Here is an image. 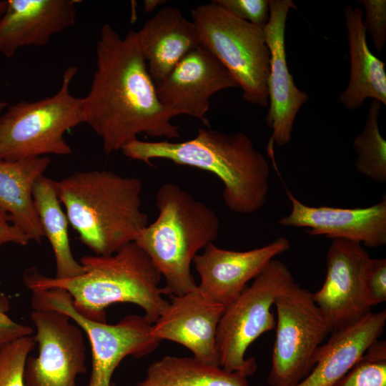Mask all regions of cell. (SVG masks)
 I'll return each instance as SVG.
<instances>
[{"label":"cell","mask_w":386,"mask_h":386,"mask_svg":"<svg viewBox=\"0 0 386 386\" xmlns=\"http://www.w3.org/2000/svg\"><path fill=\"white\" fill-rule=\"evenodd\" d=\"M224 308L197 285L184 295L170 296L167 307L152 325V335L160 340L179 343L194 358L219 366L216 334Z\"/></svg>","instance_id":"9a60e30c"},{"label":"cell","mask_w":386,"mask_h":386,"mask_svg":"<svg viewBox=\"0 0 386 386\" xmlns=\"http://www.w3.org/2000/svg\"><path fill=\"white\" fill-rule=\"evenodd\" d=\"M229 72L200 44L187 54L161 81L156 84L159 100L174 114L200 119L209 127L206 114L217 92L237 87Z\"/></svg>","instance_id":"7c38bea8"},{"label":"cell","mask_w":386,"mask_h":386,"mask_svg":"<svg viewBox=\"0 0 386 386\" xmlns=\"http://www.w3.org/2000/svg\"><path fill=\"white\" fill-rule=\"evenodd\" d=\"M8 104L0 99V115L3 110L7 107Z\"/></svg>","instance_id":"e575fe53"},{"label":"cell","mask_w":386,"mask_h":386,"mask_svg":"<svg viewBox=\"0 0 386 386\" xmlns=\"http://www.w3.org/2000/svg\"><path fill=\"white\" fill-rule=\"evenodd\" d=\"M77 72L76 66H69L55 94L32 102H19L0 115L1 160L71 153L64 134L84 123L82 98L69 91Z\"/></svg>","instance_id":"8992f818"},{"label":"cell","mask_w":386,"mask_h":386,"mask_svg":"<svg viewBox=\"0 0 386 386\" xmlns=\"http://www.w3.org/2000/svg\"><path fill=\"white\" fill-rule=\"evenodd\" d=\"M333 386H386V342H374Z\"/></svg>","instance_id":"484cf974"},{"label":"cell","mask_w":386,"mask_h":386,"mask_svg":"<svg viewBox=\"0 0 386 386\" xmlns=\"http://www.w3.org/2000/svg\"><path fill=\"white\" fill-rule=\"evenodd\" d=\"M137 34L149 73L156 84L163 80L187 54L201 44L194 24L176 7L159 10Z\"/></svg>","instance_id":"ffe728a7"},{"label":"cell","mask_w":386,"mask_h":386,"mask_svg":"<svg viewBox=\"0 0 386 386\" xmlns=\"http://www.w3.org/2000/svg\"><path fill=\"white\" fill-rule=\"evenodd\" d=\"M33 199L44 235L54 252L55 277L67 279L82 274L84 268L74 257L70 247L69 223L58 197L56 181L41 176L34 185Z\"/></svg>","instance_id":"603a6c76"},{"label":"cell","mask_w":386,"mask_h":386,"mask_svg":"<svg viewBox=\"0 0 386 386\" xmlns=\"http://www.w3.org/2000/svg\"><path fill=\"white\" fill-rule=\"evenodd\" d=\"M37 357H28L24 371V386H76L85 373L84 332L67 315L49 310H33Z\"/></svg>","instance_id":"8fae6325"},{"label":"cell","mask_w":386,"mask_h":386,"mask_svg":"<svg viewBox=\"0 0 386 386\" xmlns=\"http://www.w3.org/2000/svg\"><path fill=\"white\" fill-rule=\"evenodd\" d=\"M290 242L279 237L259 248L234 251L209 244L193 259L200 277L198 287L224 307L233 302L276 256L287 251Z\"/></svg>","instance_id":"2e32d148"},{"label":"cell","mask_w":386,"mask_h":386,"mask_svg":"<svg viewBox=\"0 0 386 386\" xmlns=\"http://www.w3.org/2000/svg\"><path fill=\"white\" fill-rule=\"evenodd\" d=\"M291 212L277 221L284 227H302L310 235L344 239L369 247L386 244V197L367 207H311L297 199L288 189Z\"/></svg>","instance_id":"e0dca14e"},{"label":"cell","mask_w":386,"mask_h":386,"mask_svg":"<svg viewBox=\"0 0 386 386\" xmlns=\"http://www.w3.org/2000/svg\"><path fill=\"white\" fill-rule=\"evenodd\" d=\"M78 0H7L0 18V54L14 56L24 46H42L74 25Z\"/></svg>","instance_id":"ac0fdd59"},{"label":"cell","mask_w":386,"mask_h":386,"mask_svg":"<svg viewBox=\"0 0 386 386\" xmlns=\"http://www.w3.org/2000/svg\"><path fill=\"white\" fill-rule=\"evenodd\" d=\"M35 345L34 337L31 335L0 347V386H24L26 360Z\"/></svg>","instance_id":"4316f807"},{"label":"cell","mask_w":386,"mask_h":386,"mask_svg":"<svg viewBox=\"0 0 386 386\" xmlns=\"http://www.w3.org/2000/svg\"><path fill=\"white\" fill-rule=\"evenodd\" d=\"M295 281L288 267L273 259L242 293L225 307L216 334L219 365L246 377L257 370L254 358H246L249 346L275 327L271 311L279 294Z\"/></svg>","instance_id":"ba28073f"},{"label":"cell","mask_w":386,"mask_h":386,"mask_svg":"<svg viewBox=\"0 0 386 386\" xmlns=\"http://www.w3.org/2000/svg\"><path fill=\"white\" fill-rule=\"evenodd\" d=\"M222 8L252 24L264 27L269 18L268 0H214Z\"/></svg>","instance_id":"f546056e"},{"label":"cell","mask_w":386,"mask_h":386,"mask_svg":"<svg viewBox=\"0 0 386 386\" xmlns=\"http://www.w3.org/2000/svg\"><path fill=\"white\" fill-rule=\"evenodd\" d=\"M276 337L268 377L271 386H294L314 367L318 347L330 333L312 293L295 281L277 296Z\"/></svg>","instance_id":"30bf717a"},{"label":"cell","mask_w":386,"mask_h":386,"mask_svg":"<svg viewBox=\"0 0 386 386\" xmlns=\"http://www.w3.org/2000/svg\"><path fill=\"white\" fill-rule=\"evenodd\" d=\"M50 163L48 156L0 159V207L30 241L38 243L44 235L34 205L33 188Z\"/></svg>","instance_id":"7402d4cb"},{"label":"cell","mask_w":386,"mask_h":386,"mask_svg":"<svg viewBox=\"0 0 386 386\" xmlns=\"http://www.w3.org/2000/svg\"><path fill=\"white\" fill-rule=\"evenodd\" d=\"M69 223L96 255H111L134 242L148 224L142 182L107 170L76 172L56 181Z\"/></svg>","instance_id":"277c9868"},{"label":"cell","mask_w":386,"mask_h":386,"mask_svg":"<svg viewBox=\"0 0 386 386\" xmlns=\"http://www.w3.org/2000/svg\"><path fill=\"white\" fill-rule=\"evenodd\" d=\"M33 310H49L67 315L87 336L92 369L87 386H110L115 369L127 356L142 357L160 344L152 335V324L143 315H130L114 325L94 321L80 315L70 295L59 288L31 292Z\"/></svg>","instance_id":"9c48e42d"},{"label":"cell","mask_w":386,"mask_h":386,"mask_svg":"<svg viewBox=\"0 0 386 386\" xmlns=\"http://www.w3.org/2000/svg\"><path fill=\"white\" fill-rule=\"evenodd\" d=\"M385 310L368 312L357 322L335 330L317 349L314 367L294 386H333L383 333Z\"/></svg>","instance_id":"d6986e66"},{"label":"cell","mask_w":386,"mask_h":386,"mask_svg":"<svg viewBox=\"0 0 386 386\" xmlns=\"http://www.w3.org/2000/svg\"><path fill=\"white\" fill-rule=\"evenodd\" d=\"M165 1L160 0H147L144 1V8L145 11L149 12L152 11L157 6L160 4H163Z\"/></svg>","instance_id":"d6a6232c"},{"label":"cell","mask_w":386,"mask_h":386,"mask_svg":"<svg viewBox=\"0 0 386 386\" xmlns=\"http://www.w3.org/2000/svg\"><path fill=\"white\" fill-rule=\"evenodd\" d=\"M365 9V17L362 24L365 32L372 39L376 51L380 53L386 42V1H359Z\"/></svg>","instance_id":"f1b7e54d"},{"label":"cell","mask_w":386,"mask_h":386,"mask_svg":"<svg viewBox=\"0 0 386 386\" xmlns=\"http://www.w3.org/2000/svg\"><path fill=\"white\" fill-rule=\"evenodd\" d=\"M269 18L264 26L270 54L266 122L272 129L270 144L282 147L290 141L296 116L309 96L295 85L287 63L286 21L290 9L296 6L291 0H269Z\"/></svg>","instance_id":"5bb4252c"},{"label":"cell","mask_w":386,"mask_h":386,"mask_svg":"<svg viewBox=\"0 0 386 386\" xmlns=\"http://www.w3.org/2000/svg\"><path fill=\"white\" fill-rule=\"evenodd\" d=\"M191 16L201 44L229 72L243 99L268 106L270 54L264 27L235 16L214 1L192 9Z\"/></svg>","instance_id":"52a82bcc"},{"label":"cell","mask_w":386,"mask_h":386,"mask_svg":"<svg viewBox=\"0 0 386 386\" xmlns=\"http://www.w3.org/2000/svg\"><path fill=\"white\" fill-rule=\"evenodd\" d=\"M79 262L84 272L67 279L47 277L31 267L24 274V284L31 292L64 290L80 315L102 322H107V308L113 304L138 305L152 324L169 305L159 287L162 274L134 242L111 255H85Z\"/></svg>","instance_id":"3957f363"},{"label":"cell","mask_w":386,"mask_h":386,"mask_svg":"<svg viewBox=\"0 0 386 386\" xmlns=\"http://www.w3.org/2000/svg\"><path fill=\"white\" fill-rule=\"evenodd\" d=\"M96 70L82 98L84 123L100 137L109 155L144 133L167 140L180 138L174 113L162 104L141 51L137 31L124 37L109 24L100 31Z\"/></svg>","instance_id":"6da1fadb"},{"label":"cell","mask_w":386,"mask_h":386,"mask_svg":"<svg viewBox=\"0 0 386 386\" xmlns=\"http://www.w3.org/2000/svg\"><path fill=\"white\" fill-rule=\"evenodd\" d=\"M122 151L125 157L150 166L152 159H164L212 173L224 184L222 197L226 206L236 213L252 214L266 202L269 163L242 132L200 129L188 140L137 139Z\"/></svg>","instance_id":"7a4b0ae2"},{"label":"cell","mask_w":386,"mask_h":386,"mask_svg":"<svg viewBox=\"0 0 386 386\" xmlns=\"http://www.w3.org/2000/svg\"><path fill=\"white\" fill-rule=\"evenodd\" d=\"M7 6V0H1L0 1V18L4 14L6 8Z\"/></svg>","instance_id":"836d02e7"},{"label":"cell","mask_w":386,"mask_h":386,"mask_svg":"<svg viewBox=\"0 0 386 386\" xmlns=\"http://www.w3.org/2000/svg\"><path fill=\"white\" fill-rule=\"evenodd\" d=\"M29 242V237L11 222L9 214L0 207V251L6 244L26 246Z\"/></svg>","instance_id":"1f68e13d"},{"label":"cell","mask_w":386,"mask_h":386,"mask_svg":"<svg viewBox=\"0 0 386 386\" xmlns=\"http://www.w3.org/2000/svg\"><path fill=\"white\" fill-rule=\"evenodd\" d=\"M361 292L365 305L370 309L386 301V259H367L361 275Z\"/></svg>","instance_id":"83f0119b"},{"label":"cell","mask_w":386,"mask_h":386,"mask_svg":"<svg viewBox=\"0 0 386 386\" xmlns=\"http://www.w3.org/2000/svg\"><path fill=\"white\" fill-rule=\"evenodd\" d=\"M9 302L0 292V347L19 337L31 335L33 330L14 321L9 315Z\"/></svg>","instance_id":"4dcf8cb0"},{"label":"cell","mask_w":386,"mask_h":386,"mask_svg":"<svg viewBox=\"0 0 386 386\" xmlns=\"http://www.w3.org/2000/svg\"><path fill=\"white\" fill-rule=\"evenodd\" d=\"M156 205L157 219L134 242L164 277V295H182L197 287L191 265L197 252L217 239L219 220L212 209L174 183L159 187Z\"/></svg>","instance_id":"5b68a950"},{"label":"cell","mask_w":386,"mask_h":386,"mask_svg":"<svg viewBox=\"0 0 386 386\" xmlns=\"http://www.w3.org/2000/svg\"><path fill=\"white\" fill-rule=\"evenodd\" d=\"M381 104L378 100H371L364 128L352 144L357 154V171L382 184L386 182V141L378 124Z\"/></svg>","instance_id":"d4e9b609"},{"label":"cell","mask_w":386,"mask_h":386,"mask_svg":"<svg viewBox=\"0 0 386 386\" xmlns=\"http://www.w3.org/2000/svg\"><path fill=\"white\" fill-rule=\"evenodd\" d=\"M350 56V74L346 89L339 99L350 110L362 107L367 98L386 105L385 64L370 50L363 27V11L357 6L344 9Z\"/></svg>","instance_id":"44dd1931"},{"label":"cell","mask_w":386,"mask_h":386,"mask_svg":"<svg viewBox=\"0 0 386 386\" xmlns=\"http://www.w3.org/2000/svg\"><path fill=\"white\" fill-rule=\"evenodd\" d=\"M370 257L361 244L334 239L326 254L327 272L312 298L330 333L348 326L370 312L361 292V275Z\"/></svg>","instance_id":"4fadbf2b"},{"label":"cell","mask_w":386,"mask_h":386,"mask_svg":"<svg viewBox=\"0 0 386 386\" xmlns=\"http://www.w3.org/2000/svg\"><path fill=\"white\" fill-rule=\"evenodd\" d=\"M136 386H250L239 372H228L194 357L165 356L153 362Z\"/></svg>","instance_id":"cb8c5ba5"}]
</instances>
